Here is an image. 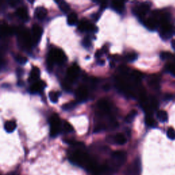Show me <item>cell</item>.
I'll return each mask as SVG.
<instances>
[{"instance_id":"cell-9","label":"cell","mask_w":175,"mask_h":175,"mask_svg":"<svg viewBox=\"0 0 175 175\" xmlns=\"http://www.w3.org/2000/svg\"><path fill=\"white\" fill-rule=\"evenodd\" d=\"M173 34V29L171 28L168 23H163L162 30L160 32V37L163 40L169 39L172 37Z\"/></svg>"},{"instance_id":"cell-29","label":"cell","mask_w":175,"mask_h":175,"mask_svg":"<svg viewBox=\"0 0 175 175\" xmlns=\"http://www.w3.org/2000/svg\"><path fill=\"white\" fill-rule=\"evenodd\" d=\"M15 60L16 62L20 64V65H24L27 62V59L26 57L22 56V55H17L15 58Z\"/></svg>"},{"instance_id":"cell-26","label":"cell","mask_w":175,"mask_h":175,"mask_svg":"<svg viewBox=\"0 0 175 175\" xmlns=\"http://www.w3.org/2000/svg\"><path fill=\"white\" fill-rule=\"evenodd\" d=\"M58 96H59V94H58V93H55V92L51 91L49 93V97L50 101H51L52 103H55L58 102Z\"/></svg>"},{"instance_id":"cell-34","label":"cell","mask_w":175,"mask_h":175,"mask_svg":"<svg viewBox=\"0 0 175 175\" xmlns=\"http://www.w3.org/2000/svg\"><path fill=\"white\" fill-rule=\"evenodd\" d=\"M119 70L121 71V72L122 73H123V74H126L127 72H128L129 71V68L127 67L126 66H124V65H122L120 67H119Z\"/></svg>"},{"instance_id":"cell-2","label":"cell","mask_w":175,"mask_h":175,"mask_svg":"<svg viewBox=\"0 0 175 175\" xmlns=\"http://www.w3.org/2000/svg\"><path fill=\"white\" fill-rule=\"evenodd\" d=\"M66 60V55L62 49H52L50 50L47 59V68L49 70L51 71L54 63L62 65L65 63Z\"/></svg>"},{"instance_id":"cell-33","label":"cell","mask_w":175,"mask_h":175,"mask_svg":"<svg viewBox=\"0 0 175 175\" xmlns=\"http://www.w3.org/2000/svg\"><path fill=\"white\" fill-rule=\"evenodd\" d=\"M145 122L146 124H148V125L151 127L153 126V124H155L154 120L152 118V117H151V116H147L145 119Z\"/></svg>"},{"instance_id":"cell-4","label":"cell","mask_w":175,"mask_h":175,"mask_svg":"<svg viewBox=\"0 0 175 175\" xmlns=\"http://www.w3.org/2000/svg\"><path fill=\"white\" fill-rule=\"evenodd\" d=\"M50 135L54 138L60 132V120L56 114H54L50 118Z\"/></svg>"},{"instance_id":"cell-5","label":"cell","mask_w":175,"mask_h":175,"mask_svg":"<svg viewBox=\"0 0 175 175\" xmlns=\"http://www.w3.org/2000/svg\"><path fill=\"white\" fill-rule=\"evenodd\" d=\"M150 7H151V5H150V4L148 2L140 3V4L138 5H135L133 8V13L135 15L138 16V17L142 18L148 12Z\"/></svg>"},{"instance_id":"cell-3","label":"cell","mask_w":175,"mask_h":175,"mask_svg":"<svg viewBox=\"0 0 175 175\" xmlns=\"http://www.w3.org/2000/svg\"><path fill=\"white\" fill-rule=\"evenodd\" d=\"M18 34V43L23 48H30L32 45V35L29 30L24 28H19Z\"/></svg>"},{"instance_id":"cell-36","label":"cell","mask_w":175,"mask_h":175,"mask_svg":"<svg viewBox=\"0 0 175 175\" xmlns=\"http://www.w3.org/2000/svg\"><path fill=\"white\" fill-rule=\"evenodd\" d=\"M103 54V53L101 50H97L95 53V57L97 58H99Z\"/></svg>"},{"instance_id":"cell-25","label":"cell","mask_w":175,"mask_h":175,"mask_svg":"<svg viewBox=\"0 0 175 175\" xmlns=\"http://www.w3.org/2000/svg\"><path fill=\"white\" fill-rule=\"evenodd\" d=\"M137 111L135 110H131V112H130L126 116V118H125V121L127 122V123H131V122L133 121V119H134V118L136 116V115H137Z\"/></svg>"},{"instance_id":"cell-23","label":"cell","mask_w":175,"mask_h":175,"mask_svg":"<svg viewBox=\"0 0 175 175\" xmlns=\"http://www.w3.org/2000/svg\"><path fill=\"white\" fill-rule=\"evenodd\" d=\"M58 5V7H59L60 9L61 10L62 12L64 13H66L68 12L69 10H70V6L67 2H66L65 1H59L55 2Z\"/></svg>"},{"instance_id":"cell-41","label":"cell","mask_w":175,"mask_h":175,"mask_svg":"<svg viewBox=\"0 0 175 175\" xmlns=\"http://www.w3.org/2000/svg\"><path fill=\"white\" fill-rule=\"evenodd\" d=\"M171 46H172V47H173V49L174 50H175V39L172 40V42H171Z\"/></svg>"},{"instance_id":"cell-30","label":"cell","mask_w":175,"mask_h":175,"mask_svg":"<svg viewBox=\"0 0 175 175\" xmlns=\"http://www.w3.org/2000/svg\"><path fill=\"white\" fill-rule=\"evenodd\" d=\"M63 128L65 130L66 132H71L73 131V127L71 126V124L67 121H65L63 123Z\"/></svg>"},{"instance_id":"cell-20","label":"cell","mask_w":175,"mask_h":175,"mask_svg":"<svg viewBox=\"0 0 175 175\" xmlns=\"http://www.w3.org/2000/svg\"><path fill=\"white\" fill-rule=\"evenodd\" d=\"M16 128V124L14 121H8L4 124V129L8 133L13 132Z\"/></svg>"},{"instance_id":"cell-8","label":"cell","mask_w":175,"mask_h":175,"mask_svg":"<svg viewBox=\"0 0 175 175\" xmlns=\"http://www.w3.org/2000/svg\"><path fill=\"white\" fill-rule=\"evenodd\" d=\"M42 34H43L42 27L37 24L33 25V26L32 27V34H31L33 44H34V45L37 44L38 41L40 40V38Z\"/></svg>"},{"instance_id":"cell-27","label":"cell","mask_w":175,"mask_h":175,"mask_svg":"<svg viewBox=\"0 0 175 175\" xmlns=\"http://www.w3.org/2000/svg\"><path fill=\"white\" fill-rule=\"evenodd\" d=\"M76 105H77V103L75 101H71V102L68 103L64 104L62 107L64 110H70L75 107Z\"/></svg>"},{"instance_id":"cell-40","label":"cell","mask_w":175,"mask_h":175,"mask_svg":"<svg viewBox=\"0 0 175 175\" xmlns=\"http://www.w3.org/2000/svg\"><path fill=\"white\" fill-rule=\"evenodd\" d=\"M101 9H105V8H107V3L106 2H102L101 5Z\"/></svg>"},{"instance_id":"cell-18","label":"cell","mask_w":175,"mask_h":175,"mask_svg":"<svg viewBox=\"0 0 175 175\" xmlns=\"http://www.w3.org/2000/svg\"><path fill=\"white\" fill-rule=\"evenodd\" d=\"M111 7L113 10L118 13H121L123 12L124 9V4L123 2L121 1H113L111 4Z\"/></svg>"},{"instance_id":"cell-37","label":"cell","mask_w":175,"mask_h":175,"mask_svg":"<svg viewBox=\"0 0 175 175\" xmlns=\"http://www.w3.org/2000/svg\"><path fill=\"white\" fill-rule=\"evenodd\" d=\"M16 73H17V75L19 77H20L21 75H22V74H23V70L21 68H18L17 70H16Z\"/></svg>"},{"instance_id":"cell-19","label":"cell","mask_w":175,"mask_h":175,"mask_svg":"<svg viewBox=\"0 0 175 175\" xmlns=\"http://www.w3.org/2000/svg\"><path fill=\"white\" fill-rule=\"evenodd\" d=\"M114 142L118 144V145H123L127 142V138L123 133H117L114 137Z\"/></svg>"},{"instance_id":"cell-10","label":"cell","mask_w":175,"mask_h":175,"mask_svg":"<svg viewBox=\"0 0 175 175\" xmlns=\"http://www.w3.org/2000/svg\"><path fill=\"white\" fill-rule=\"evenodd\" d=\"M159 22L157 20V19L155 16L150 17L144 21V25L146 26L147 29L151 31H153L157 29V26H159Z\"/></svg>"},{"instance_id":"cell-7","label":"cell","mask_w":175,"mask_h":175,"mask_svg":"<svg viewBox=\"0 0 175 175\" xmlns=\"http://www.w3.org/2000/svg\"><path fill=\"white\" fill-rule=\"evenodd\" d=\"M79 73V68L76 64H73L67 69L66 72V76H67V81L69 83H72L75 81L78 77Z\"/></svg>"},{"instance_id":"cell-22","label":"cell","mask_w":175,"mask_h":175,"mask_svg":"<svg viewBox=\"0 0 175 175\" xmlns=\"http://www.w3.org/2000/svg\"><path fill=\"white\" fill-rule=\"evenodd\" d=\"M78 17L75 12H71L67 16V23L69 26H75L78 24Z\"/></svg>"},{"instance_id":"cell-17","label":"cell","mask_w":175,"mask_h":175,"mask_svg":"<svg viewBox=\"0 0 175 175\" xmlns=\"http://www.w3.org/2000/svg\"><path fill=\"white\" fill-rule=\"evenodd\" d=\"M35 16L39 20H43V19L46 17L47 15V11L45 8L43 6L37 7L35 9L34 12Z\"/></svg>"},{"instance_id":"cell-6","label":"cell","mask_w":175,"mask_h":175,"mask_svg":"<svg viewBox=\"0 0 175 175\" xmlns=\"http://www.w3.org/2000/svg\"><path fill=\"white\" fill-rule=\"evenodd\" d=\"M77 29L80 32H93L96 33L98 31V28H97L96 26L94 24H92L90 23L86 19H82V20L78 22L77 24Z\"/></svg>"},{"instance_id":"cell-24","label":"cell","mask_w":175,"mask_h":175,"mask_svg":"<svg viewBox=\"0 0 175 175\" xmlns=\"http://www.w3.org/2000/svg\"><path fill=\"white\" fill-rule=\"evenodd\" d=\"M157 117L158 119H159V121L162 122V123L166 122L168 119V116L167 112L163 110L158 111L157 113Z\"/></svg>"},{"instance_id":"cell-1","label":"cell","mask_w":175,"mask_h":175,"mask_svg":"<svg viewBox=\"0 0 175 175\" xmlns=\"http://www.w3.org/2000/svg\"><path fill=\"white\" fill-rule=\"evenodd\" d=\"M127 159L126 152L123 151H117L113 152L111 156L110 163L106 164L111 173H114L118 168L124 164Z\"/></svg>"},{"instance_id":"cell-13","label":"cell","mask_w":175,"mask_h":175,"mask_svg":"<svg viewBox=\"0 0 175 175\" xmlns=\"http://www.w3.org/2000/svg\"><path fill=\"white\" fill-rule=\"evenodd\" d=\"M40 75V69L37 67V66H32L28 79L29 82L33 83V84H34V83L38 82V79H39Z\"/></svg>"},{"instance_id":"cell-15","label":"cell","mask_w":175,"mask_h":175,"mask_svg":"<svg viewBox=\"0 0 175 175\" xmlns=\"http://www.w3.org/2000/svg\"><path fill=\"white\" fill-rule=\"evenodd\" d=\"M16 15L19 16V18L22 21H27L29 20V15L26 8L25 7L18 8L17 10H16Z\"/></svg>"},{"instance_id":"cell-11","label":"cell","mask_w":175,"mask_h":175,"mask_svg":"<svg viewBox=\"0 0 175 175\" xmlns=\"http://www.w3.org/2000/svg\"><path fill=\"white\" fill-rule=\"evenodd\" d=\"M75 96L79 101H84L87 99L88 90L84 86H80L75 91Z\"/></svg>"},{"instance_id":"cell-35","label":"cell","mask_w":175,"mask_h":175,"mask_svg":"<svg viewBox=\"0 0 175 175\" xmlns=\"http://www.w3.org/2000/svg\"><path fill=\"white\" fill-rule=\"evenodd\" d=\"M19 2L17 1V0H10V1L8 2L10 6H15V5H16V4H19Z\"/></svg>"},{"instance_id":"cell-39","label":"cell","mask_w":175,"mask_h":175,"mask_svg":"<svg viewBox=\"0 0 175 175\" xmlns=\"http://www.w3.org/2000/svg\"><path fill=\"white\" fill-rule=\"evenodd\" d=\"M110 89V86L109 84H105L103 86V90L105 91H108Z\"/></svg>"},{"instance_id":"cell-42","label":"cell","mask_w":175,"mask_h":175,"mask_svg":"<svg viewBox=\"0 0 175 175\" xmlns=\"http://www.w3.org/2000/svg\"><path fill=\"white\" fill-rule=\"evenodd\" d=\"M98 64H99L100 65H103L105 64V61L103 60H99L98 61Z\"/></svg>"},{"instance_id":"cell-28","label":"cell","mask_w":175,"mask_h":175,"mask_svg":"<svg viewBox=\"0 0 175 175\" xmlns=\"http://www.w3.org/2000/svg\"><path fill=\"white\" fill-rule=\"evenodd\" d=\"M138 58V55L135 54V53H129L125 55V59L127 60V61L129 62H133V61L135 60Z\"/></svg>"},{"instance_id":"cell-12","label":"cell","mask_w":175,"mask_h":175,"mask_svg":"<svg viewBox=\"0 0 175 175\" xmlns=\"http://www.w3.org/2000/svg\"><path fill=\"white\" fill-rule=\"evenodd\" d=\"M125 173L126 175H138L140 173V163L138 161H135L130 165Z\"/></svg>"},{"instance_id":"cell-32","label":"cell","mask_w":175,"mask_h":175,"mask_svg":"<svg viewBox=\"0 0 175 175\" xmlns=\"http://www.w3.org/2000/svg\"><path fill=\"white\" fill-rule=\"evenodd\" d=\"M83 46L85 47H89L91 46V40L89 37H86L82 40Z\"/></svg>"},{"instance_id":"cell-38","label":"cell","mask_w":175,"mask_h":175,"mask_svg":"<svg viewBox=\"0 0 175 175\" xmlns=\"http://www.w3.org/2000/svg\"><path fill=\"white\" fill-rule=\"evenodd\" d=\"M99 16H100V15H99V13H96V14H94V15H93V16H92V17L95 19V21H97V20H98V19H99Z\"/></svg>"},{"instance_id":"cell-21","label":"cell","mask_w":175,"mask_h":175,"mask_svg":"<svg viewBox=\"0 0 175 175\" xmlns=\"http://www.w3.org/2000/svg\"><path fill=\"white\" fill-rule=\"evenodd\" d=\"M0 32H1V34L2 36H7L13 34L15 30L12 27L8 26L7 24L2 23L1 25V31Z\"/></svg>"},{"instance_id":"cell-43","label":"cell","mask_w":175,"mask_h":175,"mask_svg":"<svg viewBox=\"0 0 175 175\" xmlns=\"http://www.w3.org/2000/svg\"><path fill=\"white\" fill-rule=\"evenodd\" d=\"M173 34L175 35V27L173 29Z\"/></svg>"},{"instance_id":"cell-14","label":"cell","mask_w":175,"mask_h":175,"mask_svg":"<svg viewBox=\"0 0 175 175\" xmlns=\"http://www.w3.org/2000/svg\"><path fill=\"white\" fill-rule=\"evenodd\" d=\"M45 86V84L43 81H38L33 84L30 88V92L32 94H36L42 92Z\"/></svg>"},{"instance_id":"cell-16","label":"cell","mask_w":175,"mask_h":175,"mask_svg":"<svg viewBox=\"0 0 175 175\" xmlns=\"http://www.w3.org/2000/svg\"><path fill=\"white\" fill-rule=\"evenodd\" d=\"M98 107L99 108V110L101 111L104 114H108L110 111V104L108 103L107 101H106L105 99H101L98 101Z\"/></svg>"},{"instance_id":"cell-31","label":"cell","mask_w":175,"mask_h":175,"mask_svg":"<svg viewBox=\"0 0 175 175\" xmlns=\"http://www.w3.org/2000/svg\"><path fill=\"white\" fill-rule=\"evenodd\" d=\"M167 136L170 140H175V130L170 127L167 131Z\"/></svg>"}]
</instances>
